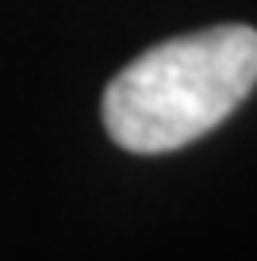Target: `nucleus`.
<instances>
[{
    "label": "nucleus",
    "instance_id": "1",
    "mask_svg": "<svg viewBox=\"0 0 257 261\" xmlns=\"http://www.w3.org/2000/svg\"><path fill=\"white\" fill-rule=\"evenodd\" d=\"M257 85V31L223 23L158 42L112 77L104 127L131 154H169L215 130Z\"/></svg>",
    "mask_w": 257,
    "mask_h": 261
}]
</instances>
